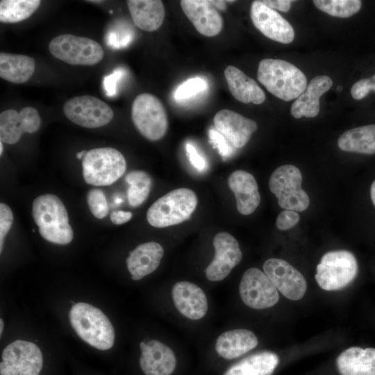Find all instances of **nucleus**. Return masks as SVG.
Returning a JSON list of instances; mask_svg holds the SVG:
<instances>
[{
	"instance_id": "obj_29",
	"label": "nucleus",
	"mask_w": 375,
	"mask_h": 375,
	"mask_svg": "<svg viewBox=\"0 0 375 375\" xmlns=\"http://www.w3.org/2000/svg\"><path fill=\"white\" fill-rule=\"evenodd\" d=\"M338 147L348 152L375 153V124L365 125L344 132L338 138Z\"/></svg>"
},
{
	"instance_id": "obj_17",
	"label": "nucleus",
	"mask_w": 375,
	"mask_h": 375,
	"mask_svg": "<svg viewBox=\"0 0 375 375\" xmlns=\"http://www.w3.org/2000/svg\"><path fill=\"white\" fill-rule=\"evenodd\" d=\"M181 6L186 17L201 35L212 37L221 31L222 17L211 1L182 0Z\"/></svg>"
},
{
	"instance_id": "obj_30",
	"label": "nucleus",
	"mask_w": 375,
	"mask_h": 375,
	"mask_svg": "<svg viewBox=\"0 0 375 375\" xmlns=\"http://www.w3.org/2000/svg\"><path fill=\"white\" fill-rule=\"evenodd\" d=\"M39 0H1L0 21L16 23L28 18L40 6Z\"/></svg>"
},
{
	"instance_id": "obj_27",
	"label": "nucleus",
	"mask_w": 375,
	"mask_h": 375,
	"mask_svg": "<svg viewBox=\"0 0 375 375\" xmlns=\"http://www.w3.org/2000/svg\"><path fill=\"white\" fill-rule=\"evenodd\" d=\"M35 64L33 58L1 52L0 53V76L9 82L20 84L26 82L33 74Z\"/></svg>"
},
{
	"instance_id": "obj_14",
	"label": "nucleus",
	"mask_w": 375,
	"mask_h": 375,
	"mask_svg": "<svg viewBox=\"0 0 375 375\" xmlns=\"http://www.w3.org/2000/svg\"><path fill=\"white\" fill-rule=\"evenodd\" d=\"M250 16L255 27L267 38L283 44L293 41L294 31L291 24L262 1L252 2Z\"/></svg>"
},
{
	"instance_id": "obj_19",
	"label": "nucleus",
	"mask_w": 375,
	"mask_h": 375,
	"mask_svg": "<svg viewBox=\"0 0 375 375\" xmlns=\"http://www.w3.org/2000/svg\"><path fill=\"white\" fill-rule=\"evenodd\" d=\"M142 354L140 365L145 375H170L176 359L173 351L160 341L152 340L140 344Z\"/></svg>"
},
{
	"instance_id": "obj_12",
	"label": "nucleus",
	"mask_w": 375,
	"mask_h": 375,
	"mask_svg": "<svg viewBox=\"0 0 375 375\" xmlns=\"http://www.w3.org/2000/svg\"><path fill=\"white\" fill-rule=\"evenodd\" d=\"M213 246L215 257L206 269V276L210 281H219L240 262L242 253L238 240L226 232L215 235Z\"/></svg>"
},
{
	"instance_id": "obj_18",
	"label": "nucleus",
	"mask_w": 375,
	"mask_h": 375,
	"mask_svg": "<svg viewBox=\"0 0 375 375\" xmlns=\"http://www.w3.org/2000/svg\"><path fill=\"white\" fill-rule=\"evenodd\" d=\"M172 296L177 310L190 319H200L208 312V300L204 292L192 283H176L172 290Z\"/></svg>"
},
{
	"instance_id": "obj_13",
	"label": "nucleus",
	"mask_w": 375,
	"mask_h": 375,
	"mask_svg": "<svg viewBox=\"0 0 375 375\" xmlns=\"http://www.w3.org/2000/svg\"><path fill=\"white\" fill-rule=\"evenodd\" d=\"M263 271L286 298L299 300L304 296L307 288L305 278L285 260L269 258L264 262Z\"/></svg>"
},
{
	"instance_id": "obj_8",
	"label": "nucleus",
	"mask_w": 375,
	"mask_h": 375,
	"mask_svg": "<svg viewBox=\"0 0 375 375\" xmlns=\"http://www.w3.org/2000/svg\"><path fill=\"white\" fill-rule=\"evenodd\" d=\"M131 117L138 131L145 138L156 141L166 133L168 119L162 102L154 95L142 93L132 104Z\"/></svg>"
},
{
	"instance_id": "obj_39",
	"label": "nucleus",
	"mask_w": 375,
	"mask_h": 375,
	"mask_svg": "<svg viewBox=\"0 0 375 375\" xmlns=\"http://www.w3.org/2000/svg\"><path fill=\"white\" fill-rule=\"evenodd\" d=\"M185 150L189 161L192 165L199 170L204 169L206 162L202 156L198 153L193 145L190 143L186 144Z\"/></svg>"
},
{
	"instance_id": "obj_34",
	"label": "nucleus",
	"mask_w": 375,
	"mask_h": 375,
	"mask_svg": "<svg viewBox=\"0 0 375 375\" xmlns=\"http://www.w3.org/2000/svg\"><path fill=\"white\" fill-rule=\"evenodd\" d=\"M207 85V82L199 76L191 78L176 88L174 92V98L176 100L190 99L204 91Z\"/></svg>"
},
{
	"instance_id": "obj_31",
	"label": "nucleus",
	"mask_w": 375,
	"mask_h": 375,
	"mask_svg": "<svg viewBox=\"0 0 375 375\" xmlns=\"http://www.w3.org/2000/svg\"><path fill=\"white\" fill-rule=\"evenodd\" d=\"M129 185L127 192L128 201L133 207H137L147 199L152 185L151 176L142 170H134L125 177Z\"/></svg>"
},
{
	"instance_id": "obj_4",
	"label": "nucleus",
	"mask_w": 375,
	"mask_h": 375,
	"mask_svg": "<svg viewBox=\"0 0 375 375\" xmlns=\"http://www.w3.org/2000/svg\"><path fill=\"white\" fill-rule=\"evenodd\" d=\"M197 203L194 191L185 188H177L158 198L149 208L147 219L156 228L178 224L190 217Z\"/></svg>"
},
{
	"instance_id": "obj_36",
	"label": "nucleus",
	"mask_w": 375,
	"mask_h": 375,
	"mask_svg": "<svg viewBox=\"0 0 375 375\" xmlns=\"http://www.w3.org/2000/svg\"><path fill=\"white\" fill-rule=\"evenodd\" d=\"M371 90L375 91V75L356 82L351 89V94L354 99L360 100L365 98Z\"/></svg>"
},
{
	"instance_id": "obj_45",
	"label": "nucleus",
	"mask_w": 375,
	"mask_h": 375,
	"mask_svg": "<svg viewBox=\"0 0 375 375\" xmlns=\"http://www.w3.org/2000/svg\"><path fill=\"white\" fill-rule=\"evenodd\" d=\"M87 151L85 150H83L80 152H78L76 154V157L77 159L78 160H82L83 158V157L85 156Z\"/></svg>"
},
{
	"instance_id": "obj_23",
	"label": "nucleus",
	"mask_w": 375,
	"mask_h": 375,
	"mask_svg": "<svg viewBox=\"0 0 375 375\" xmlns=\"http://www.w3.org/2000/svg\"><path fill=\"white\" fill-rule=\"evenodd\" d=\"M228 89L235 99L244 103L260 104L265 94L257 83L238 68L228 65L224 69Z\"/></svg>"
},
{
	"instance_id": "obj_38",
	"label": "nucleus",
	"mask_w": 375,
	"mask_h": 375,
	"mask_svg": "<svg viewBox=\"0 0 375 375\" xmlns=\"http://www.w3.org/2000/svg\"><path fill=\"white\" fill-rule=\"evenodd\" d=\"M210 142L217 148L219 154L224 158L229 156L232 153V147L230 143L216 129H210L208 132Z\"/></svg>"
},
{
	"instance_id": "obj_16",
	"label": "nucleus",
	"mask_w": 375,
	"mask_h": 375,
	"mask_svg": "<svg viewBox=\"0 0 375 375\" xmlns=\"http://www.w3.org/2000/svg\"><path fill=\"white\" fill-rule=\"evenodd\" d=\"M213 122L215 129L235 148L244 147L257 129L255 121L228 109L218 111Z\"/></svg>"
},
{
	"instance_id": "obj_37",
	"label": "nucleus",
	"mask_w": 375,
	"mask_h": 375,
	"mask_svg": "<svg viewBox=\"0 0 375 375\" xmlns=\"http://www.w3.org/2000/svg\"><path fill=\"white\" fill-rule=\"evenodd\" d=\"M299 215L294 210H284L276 217V226L282 231L294 227L299 221Z\"/></svg>"
},
{
	"instance_id": "obj_48",
	"label": "nucleus",
	"mask_w": 375,
	"mask_h": 375,
	"mask_svg": "<svg viewBox=\"0 0 375 375\" xmlns=\"http://www.w3.org/2000/svg\"><path fill=\"white\" fill-rule=\"evenodd\" d=\"M342 89H343L342 86H341V85H339V86L337 87V90H338V91H342Z\"/></svg>"
},
{
	"instance_id": "obj_43",
	"label": "nucleus",
	"mask_w": 375,
	"mask_h": 375,
	"mask_svg": "<svg viewBox=\"0 0 375 375\" xmlns=\"http://www.w3.org/2000/svg\"><path fill=\"white\" fill-rule=\"evenodd\" d=\"M211 2L216 8L224 10L226 8L225 1H211Z\"/></svg>"
},
{
	"instance_id": "obj_35",
	"label": "nucleus",
	"mask_w": 375,
	"mask_h": 375,
	"mask_svg": "<svg viewBox=\"0 0 375 375\" xmlns=\"http://www.w3.org/2000/svg\"><path fill=\"white\" fill-rule=\"evenodd\" d=\"M13 222V213L8 206L0 203V253L2 252L4 238Z\"/></svg>"
},
{
	"instance_id": "obj_22",
	"label": "nucleus",
	"mask_w": 375,
	"mask_h": 375,
	"mask_svg": "<svg viewBox=\"0 0 375 375\" xmlns=\"http://www.w3.org/2000/svg\"><path fill=\"white\" fill-rule=\"evenodd\" d=\"M333 81L326 75L313 78L305 91L294 101L291 106V115L296 119L303 116L315 117L319 112V98L332 86Z\"/></svg>"
},
{
	"instance_id": "obj_26",
	"label": "nucleus",
	"mask_w": 375,
	"mask_h": 375,
	"mask_svg": "<svg viewBox=\"0 0 375 375\" xmlns=\"http://www.w3.org/2000/svg\"><path fill=\"white\" fill-rule=\"evenodd\" d=\"M131 16L139 28L154 31L162 25L165 18V8L160 0L126 1Z\"/></svg>"
},
{
	"instance_id": "obj_10",
	"label": "nucleus",
	"mask_w": 375,
	"mask_h": 375,
	"mask_svg": "<svg viewBox=\"0 0 375 375\" xmlns=\"http://www.w3.org/2000/svg\"><path fill=\"white\" fill-rule=\"evenodd\" d=\"M63 112L73 123L88 128L103 126L114 116L112 108L106 103L90 95L69 99L63 106Z\"/></svg>"
},
{
	"instance_id": "obj_33",
	"label": "nucleus",
	"mask_w": 375,
	"mask_h": 375,
	"mask_svg": "<svg viewBox=\"0 0 375 375\" xmlns=\"http://www.w3.org/2000/svg\"><path fill=\"white\" fill-rule=\"evenodd\" d=\"M87 203L91 213L97 219L104 218L108 212V205L103 191L92 188L87 194Z\"/></svg>"
},
{
	"instance_id": "obj_15",
	"label": "nucleus",
	"mask_w": 375,
	"mask_h": 375,
	"mask_svg": "<svg viewBox=\"0 0 375 375\" xmlns=\"http://www.w3.org/2000/svg\"><path fill=\"white\" fill-rule=\"evenodd\" d=\"M41 118L36 108L25 107L19 112L5 110L0 114V140L14 144L19 141L23 133H33L40 127Z\"/></svg>"
},
{
	"instance_id": "obj_2",
	"label": "nucleus",
	"mask_w": 375,
	"mask_h": 375,
	"mask_svg": "<svg viewBox=\"0 0 375 375\" xmlns=\"http://www.w3.org/2000/svg\"><path fill=\"white\" fill-rule=\"evenodd\" d=\"M32 215L40 235L48 242L65 245L73 240L74 231L67 209L57 196L44 194L36 197L32 205Z\"/></svg>"
},
{
	"instance_id": "obj_46",
	"label": "nucleus",
	"mask_w": 375,
	"mask_h": 375,
	"mask_svg": "<svg viewBox=\"0 0 375 375\" xmlns=\"http://www.w3.org/2000/svg\"><path fill=\"white\" fill-rule=\"evenodd\" d=\"M3 328V319H0V335H1Z\"/></svg>"
},
{
	"instance_id": "obj_44",
	"label": "nucleus",
	"mask_w": 375,
	"mask_h": 375,
	"mask_svg": "<svg viewBox=\"0 0 375 375\" xmlns=\"http://www.w3.org/2000/svg\"><path fill=\"white\" fill-rule=\"evenodd\" d=\"M370 194L372 201L375 206V180L373 181L370 188Z\"/></svg>"
},
{
	"instance_id": "obj_11",
	"label": "nucleus",
	"mask_w": 375,
	"mask_h": 375,
	"mask_svg": "<svg viewBox=\"0 0 375 375\" xmlns=\"http://www.w3.org/2000/svg\"><path fill=\"white\" fill-rule=\"evenodd\" d=\"M239 292L242 301L253 309L272 307L279 299L278 290L271 280L264 272L255 267L243 274Z\"/></svg>"
},
{
	"instance_id": "obj_28",
	"label": "nucleus",
	"mask_w": 375,
	"mask_h": 375,
	"mask_svg": "<svg viewBox=\"0 0 375 375\" xmlns=\"http://www.w3.org/2000/svg\"><path fill=\"white\" fill-rule=\"evenodd\" d=\"M278 361L276 353L262 351L241 360L228 368L223 375H272Z\"/></svg>"
},
{
	"instance_id": "obj_3",
	"label": "nucleus",
	"mask_w": 375,
	"mask_h": 375,
	"mask_svg": "<svg viewBox=\"0 0 375 375\" xmlns=\"http://www.w3.org/2000/svg\"><path fill=\"white\" fill-rule=\"evenodd\" d=\"M69 319L76 334L90 346L99 350H108L113 346L114 328L99 308L86 303H74Z\"/></svg>"
},
{
	"instance_id": "obj_40",
	"label": "nucleus",
	"mask_w": 375,
	"mask_h": 375,
	"mask_svg": "<svg viewBox=\"0 0 375 375\" xmlns=\"http://www.w3.org/2000/svg\"><path fill=\"white\" fill-rule=\"evenodd\" d=\"M123 71L121 69H117L112 74L106 76L103 78V86L109 96H113L116 92V83L122 76Z\"/></svg>"
},
{
	"instance_id": "obj_49",
	"label": "nucleus",
	"mask_w": 375,
	"mask_h": 375,
	"mask_svg": "<svg viewBox=\"0 0 375 375\" xmlns=\"http://www.w3.org/2000/svg\"><path fill=\"white\" fill-rule=\"evenodd\" d=\"M110 13H112V10H110Z\"/></svg>"
},
{
	"instance_id": "obj_5",
	"label": "nucleus",
	"mask_w": 375,
	"mask_h": 375,
	"mask_svg": "<svg viewBox=\"0 0 375 375\" xmlns=\"http://www.w3.org/2000/svg\"><path fill=\"white\" fill-rule=\"evenodd\" d=\"M83 176L86 183L94 186L112 185L126 169L122 153L112 147L92 149L82 159Z\"/></svg>"
},
{
	"instance_id": "obj_41",
	"label": "nucleus",
	"mask_w": 375,
	"mask_h": 375,
	"mask_svg": "<svg viewBox=\"0 0 375 375\" xmlns=\"http://www.w3.org/2000/svg\"><path fill=\"white\" fill-rule=\"evenodd\" d=\"M262 2L272 9H276L282 12H288L290 9L293 1L290 0H264Z\"/></svg>"
},
{
	"instance_id": "obj_47",
	"label": "nucleus",
	"mask_w": 375,
	"mask_h": 375,
	"mask_svg": "<svg viewBox=\"0 0 375 375\" xmlns=\"http://www.w3.org/2000/svg\"><path fill=\"white\" fill-rule=\"evenodd\" d=\"M3 151V142L0 141V155L1 156Z\"/></svg>"
},
{
	"instance_id": "obj_1",
	"label": "nucleus",
	"mask_w": 375,
	"mask_h": 375,
	"mask_svg": "<svg viewBox=\"0 0 375 375\" xmlns=\"http://www.w3.org/2000/svg\"><path fill=\"white\" fill-rule=\"evenodd\" d=\"M257 77L270 93L285 101L297 99L307 87L305 74L293 64L281 59L260 60Z\"/></svg>"
},
{
	"instance_id": "obj_20",
	"label": "nucleus",
	"mask_w": 375,
	"mask_h": 375,
	"mask_svg": "<svg viewBox=\"0 0 375 375\" xmlns=\"http://www.w3.org/2000/svg\"><path fill=\"white\" fill-rule=\"evenodd\" d=\"M233 192L238 212L244 215L253 213L260 202L258 183L253 176L244 170L234 171L228 178Z\"/></svg>"
},
{
	"instance_id": "obj_32",
	"label": "nucleus",
	"mask_w": 375,
	"mask_h": 375,
	"mask_svg": "<svg viewBox=\"0 0 375 375\" xmlns=\"http://www.w3.org/2000/svg\"><path fill=\"white\" fill-rule=\"evenodd\" d=\"M315 6L320 10L334 17L347 18L357 13L361 8L360 0H315Z\"/></svg>"
},
{
	"instance_id": "obj_6",
	"label": "nucleus",
	"mask_w": 375,
	"mask_h": 375,
	"mask_svg": "<svg viewBox=\"0 0 375 375\" xmlns=\"http://www.w3.org/2000/svg\"><path fill=\"white\" fill-rule=\"evenodd\" d=\"M358 273V263L353 254L347 250L326 253L317 266L315 279L326 291L341 290L350 284Z\"/></svg>"
},
{
	"instance_id": "obj_25",
	"label": "nucleus",
	"mask_w": 375,
	"mask_h": 375,
	"mask_svg": "<svg viewBox=\"0 0 375 375\" xmlns=\"http://www.w3.org/2000/svg\"><path fill=\"white\" fill-rule=\"evenodd\" d=\"M341 375H375V349L352 347L337 358Z\"/></svg>"
},
{
	"instance_id": "obj_42",
	"label": "nucleus",
	"mask_w": 375,
	"mask_h": 375,
	"mask_svg": "<svg viewBox=\"0 0 375 375\" xmlns=\"http://www.w3.org/2000/svg\"><path fill=\"white\" fill-rule=\"evenodd\" d=\"M132 216V212L129 211L117 210L111 213L110 220L114 224L120 225L128 222Z\"/></svg>"
},
{
	"instance_id": "obj_9",
	"label": "nucleus",
	"mask_w": 375,
	"mask_h": 375,
	"mask_svg": "<svg viewBox=\"0 0 375 375\" xmlns=\"http://www.w3.org/2000/svg\"><path fill=\"white\" fill-rule=\"evenodd\" d=\"M49 50L55 58L73 65H94L103 57V48L97 42L71 34L53 38Z\"/></svg>"
},
{
	"instance_id": "obj_24",
	"label": "nucleus",
	"mask_w": 375,
	"mask_h": 375,
	"mask_svg": "<svg viewBox=\"0 0 375 375\" xmlns=\"http://www.w3.org/2000/svg\"><path fill=\"white\" fill-rule=\"evenodd\" d=\"M258 343V338L252 331L238 328L222 333L216 340L215 350L219 356L231 360L245 354Z\"/></svg>"
},
{
	"instance_id": "obj_7",
	"label": "nucleus",
	"mask_w": 375,
	"mask_h": 375,
	"mask_svg": "<svg viewBox=\"0 0 375 375\" xmlns=\"http://www.w3.org/2000/svg\"><path fill=\"white\" fill-rule=\"evenodd\" d=\"M301 182L299 169L292 165H284L273 172L269 180V188L282 208L302 212L309 206L310 199L301 188Z\"/></svg>"
},
{
	"instance_id": "obj_21",
	"label": "nucleus",
	"mask_w": 375,
	"mask_h": 375,
	"mask_svg": "<svg viewBox=\"0 0 375 375\" xmlns=\"http://www.w3.org/2000/svg\"><path fill=\"white\" fill-rule=\"evenodd\" d=\"M164 255L163 247L157 242H149L136 247L126 260L127 269L135 281L153 272Z\"/></svg>"
}]
</instances>
